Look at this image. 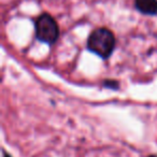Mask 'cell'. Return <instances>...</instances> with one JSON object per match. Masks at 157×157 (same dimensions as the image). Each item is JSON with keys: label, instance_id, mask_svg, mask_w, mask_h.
Returning <instances> with one entry per match:
<instances>
[{"label": "cell", "instance_id": "6da1fadb", "mask_svg": "<svg viewBox=\"0 0 157 157\" xmlns=\"http://www.w3.org/2000/svg\"><path fill=\"white\" fill-rule=\"evenodd\" d=\"M115 48V37L110 29L100 27L93 31L87 40V48L101 58H108Z\"/></svg>", "mask_w": 157, "mask_h": 157}, {"label": "cell", "instance_id": "7a4b0ae2", "mask_svg": "<svg viewBox=\"0 0 157 157\" xmlns=\"http://www.w3.org/2000/svg\"><path fill=\"white\" fill-rule=\"evenodd\" d=\"M36 37L39 41L53 44L59 36V28L56 21L48 13H43L35 22Z\"/></svg>", "mask_w": 157, "mask_h": 157}, {"label": "cell", "instance_id": "3957f363", "mask_svg": "<svg viewBox=\"0 0 157 157\" xmlns=\"http://www.w3.org/2000/svg\"><path fill=\"white\" fill-rule=\"evenodd\" d=\"M135 7L139 12L146 15L157 14V0H135Z\"/></svg>", "mask_w": 157, "mask_h": 157}, {"label": "cell", "instance_id": "277c9868", "mask_svg": "<svg viewBox=\"0 0 157 157\" xmlns=\"http://www.w3.org/2000/svg\"><path fill=\"white\" fill-rule=\"evenodd\" d=\"M103 85L108 88H113V90H117L118 88V82L117 81H114V80H107L105 81Z\"/></svg>", "mask_w": 157, "mask_h": 157}, {"label": "cell", "instance_id": "5b68a950", "mask_svg": "<svg viewBox=\"0 0 157 157\" xmlns=\"http://www.w3.org/2000/svg\"><path fill=\"white\" fill-rule=\"evenodd\" d=\"M3 157H12L11 156V155H10V154H8V153H3Z\"/></svg>", "mask_w": 157, "mask_h": 157}, {"label": "cell", "instance_id": "8992f818", "mask_svg": "<svg viewBox=\"0 0 157 157\" xmlns=\"http://www.w3.org/2000/svg\"><path fill=\"white\" fill-rule=\"evenodd\" d=\"M147 157H157L156 155H150V156H147Z\"/></svg>", "mask_w": 157, "mask_h": 157}]
</instances>
